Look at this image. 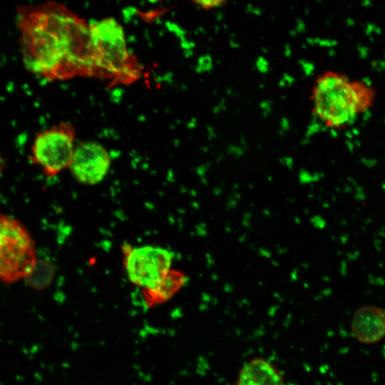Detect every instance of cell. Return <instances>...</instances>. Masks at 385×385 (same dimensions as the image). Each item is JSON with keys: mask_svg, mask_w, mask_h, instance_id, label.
<instances>
[{"mask_svg": "<svg viewBox=\"0 0 385 385\" xmlns=\"http://www.w3.org/2000/svg\"><path fill=\"white\" fill-rule=\"evenodd\" d=\"M353 336L360 343L371 344L385 337V310L375 305H364L353 314L351 321Z\"/></svg>", "mask_w": 385, "mask_h": 385, "instance_id": "obj_8", "label": "cell"}, {"mask_svg": "<svg viewBox=\"0 0 385 385\" xmlns=\"http://www.w3.org/2000/svg\"><path fill=\"white\" fill-rule=\"evenodd\" d=\"M180 277L170 271L163 280L154 288L145 290L149 305H154L168 299L179 288Z\"/></svg>", "mask_w": 385, "mask_h": 385, "instance_id": "obj_10", "label": "cell"}, {"mask_svg": "<svg viewBox=\"0 0 385 385\" xmlns=\"http://www.w3.org/2000/svg\"><path fill=\"white\" fill-rule=\"evenodd\" d=\"M173 254L153 245L134 247L125 258L128 277L134 284L149 290L155 287L170 271Z\"/></svg>", "mask_w": 385, "mask_h": 385, "instance_id": "obj_6", "label": "cell"}, {"mask_svg": "<svg viewBox=\"0 0 385 385\" xmlns=\"http://www.w3.org/2000/svg\"><path fill=\"white\" fill-rule=\"evenodd\" d=\"M24 61L32 73L47 78L95 73L88 26L72 17L36 12L23 26Z\"/></svg>", "mask_w": 385, "mask_h": 385, "instance_id": "obj_1", "label": "cell"}, {"mask_svg": "<svg viewBox=\"0 0 385 385\" xmlns=\"http://www.w3.org/2000/svg\"><path fill=\"white\" fill-rule=\"evenodd\" d=\"M76 143L75 133L67 123H60L39 132L31 148L33 163L48 175L68 168Z\"/></svg>", "mask_w": 385, "mask_h": 385, "instance_id": "obj_5", "label": "cell"}, {"mask_svg": "<svg viewBox=\"0 0 385 385\" xmlns=\"http://www.w3.org/2000/svg\"><path fill=\"white\" fill-rule=\"evenodd\" d=\"M89 45L95 73L119 80L135 78L122 26L113 19L91 21Z\"/></svg>", "mask_w": 385, "mask_h": 385, "instance_id": "obj_3", "label": "cell"}, {"mask_svg": "<svg viewBox=\"0 0 385 385\" xmlns=\"http://www.w3.org/2000/svg\"><path fill=\"white\" fill-rule=\"evenodd\" d=\"M281 371L271 361L255 358L240 370L232 385H283Z\"/></svg>", "mask_w": 385, "mask_h": 385, "instance_id": "obj_9", "label": "cell"}, {"mask_svg": "<svg viewBox=\"0 0 385 385\" xmlns=\"http://www.w3.org/2000/svg\"><path fill=\"white\" fill-rule=\"evenodd\" d=\"M293 82L294 78L292 76H290L289 74H284L282 77L279 83L282 86H287L292 84Z\"/></svg>", "mask_w": 385, "mask_h": 385, "instance_id": "obj_14", "label": "cell"}, {"mask_svg": "<svg viewBox=\"0 0 385 385\" xmlns=\"http://www.w3.org/2000/svg\"><path fill=\"white\" fill-rule=\"evenodd\" d=\"M197 4L200 6L202 9H212L220 6L228 0H193Z\"/></svg>", "mask_w": 385, "mask_h": 385, "instance_id": "obj_12", "label": "cell"}, {"mask_svg": "<svg viewBox=\"0 0 385 385\" xmlns=\"http://www.w3.org/2000/svg\"><path fill=\"white\" fill-rule=\"evenodd\" d=\"M255 68L258 72L265 74L269 71L270 64L266 58L263 57H259L255 62Z\"/></svg>", "mask_w": 385, "mask_h": 385, "instance_id": "obj_13", "label": "cell"}, {"mask_svg": "<svg viewBox=\"0 0 385 385\" xmlns=\"http://www.w3.org/2000/svg\"><path fill=\"white\" fill-rule=\"evenodd\" d=\"M213 68V61L209 55L200 56L196 64V71L200 73L210 72Z\"/></svg>", "mask_w": 385, "mask_h": 385, "instance_id": "obj_11", "label": "cell"}, {"mask_svg": "<svg viewBox=\"0 0 385 385\" xmlns=\"http://www.w3.org/2000/svg\"><path fill=\"white\" fill-rule=\"evenodd\" d=\"M36 264L35 245L26 227L0 213V282L10 284L29 277Z\"/></svg>", "mask_w": 385, "mask_h": 385, "instance_id": "obj_4", "label": "cell"}, {"mask_svg": "<svg viewBox=\"0 0 385 385\" xmlns=\"http://www.w3.org/2000/svg\"><path fill=\"white\" fill-rule=\"evenodd\" d=\"M111 165V156L107 148L95 140L76 143L68 169L79 183L93 185L107 175Z\"/></svg>", "mask_w": 385, "mask_h": 385, "instance_id": "obj_7", "label": "cell"}, {"mask_svg": "<svg viewBox=\"0 0 385 385\" xmlns=\"http://www.w3.org/2000/svg\"><path fill=\"white\" fill-rule=\"evenodd\" d=\"M312 102L319 122L337 128L354 121L366 104V94L346 78L329 73L317 80Z\"/></svg>", "mask_w": 385, "mask_h": 385, "instance_id": "obj_2", "label": "cell"}, {"mask_svg": "<svg viewBox=\"0 0 385 385\" xmlns=\"http://www.w3.org/2000/svg\"><path fill=\"white\" fill-rule=\"evenodd\" d=\"M301 68L305 74H310L312 71V66L307 62L302 63Z\"/></svg>", "mask_w": 385, "mask_h": 385, "instance_id": "obj_15", "label": "cell"}]
</instances>
